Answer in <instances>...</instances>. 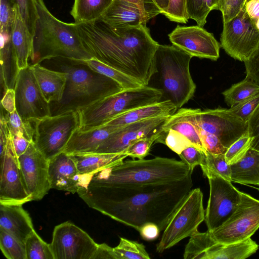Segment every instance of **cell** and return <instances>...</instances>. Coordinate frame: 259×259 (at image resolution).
I'll return each instance as SVG.
<instances>
[{
	"mask_svg": "<svg viewBox=\"0 0 259 259\" xmlns=\"http://www.w3.org/2000/svg\"><path fill=\"white\" fill-rule=\"evenodd\" d=\"M192 173L177 181L135 187L83 185L77 193L90 207L138 231L149 222L161 231L192 189Z\"/></svg>",
	"mask_w": 259,
	"mask_h": 259,
	"instance_id": "obj_1",
	"label": "cell"
},
{
	"mask_svg": "<svg viewBox=\"0 0 259 259\" xmlns=\"http://www.w3.org/2000/svg\"><path fill=\"white\" fill-rule=\"evenodd\" d=\"M83 46L91 56L147 86L156 72L155 54L159 44L146 24L112 27L100 19L77 24Z\"/></svg>",
	"mask_w": 259,
	"mask_h": 259,
	"instance_id": "obj_2",
	"label": "cell"
},
{
	"mask_svg": "<svg viewBox=\"0 0 259 259\" xmlns=\"http://www.w3.org/2000/svg\"><path fill=\"white\" fill-rule=\"evenodd\" d=\"M193 172L182 160L155 157L128 160L88 177H82L80 186L128 188L171 182Z\"/></svg>",
	"mask_w": 259,
	"mask_h": 259,
	"instance_id": "obj_3",
	"label": "cell"
},
{
	"mask_svg": "<svg viewBox=\"0 0 259 259\" xmlns=\"http://www.w3.org/2000/svg\"><path fill=\"white\" fill-rule=\"evenodd\" d=\"M38 14L32 37L33 64L51 59L85 60L93 58L81 41L78 24L56 18L44 0H35Z\"/></svg>",
	"mask_w": 259,
	"mask_h": 259,
	"instance_id": "obj_4",
	"label": "cell"
},
{
	"mask_svg": "<svg viewBox=\"0 0 259 259\" xmlns=\"http://www.w3.org/2000/svg\"><path fill=\"white\" fill-rule=\"evenodd\" d=\"M68 60L69 63L60 65L67 73V80L62 99L54 103L52 115L77 111L123 89L115 80Z\"/></svg>",
	"mask_w": 259,
	"mask_h": 259,
	"instance_id": "obj_5",
	"label": "cell"
},
{
	"mask_svg": "<svg viewBox=\"0 0 259 259\" xmlns=\"http://www.w3.org/2000/svg\"><path fill=\"white\" fill-rule=\"evenodd\" d=\"M192 58L173 45L159 44L155 54L154 74L158 75L161 101H170L178 110L193 97L196 90L189 69Z\"/></svg>",
	"mask_w": 259,
	"mask_h": 259,
	"instance_id": "obj_6",
	"label": "cell"
},
{
	"mask_svg": "<svg viewBox=\"0 0 259 259\" xmlns=\"http://www.w3.org/2000/svg\"><path fill=\"white\" fill-rule=\"evenodd\" d=\"M161 90L149 85L123 89L77 110L79 128L99 127L112 118L134 109L161 101Z\"/></svg>",
	"mask_w": 259,
	"mask_h": 259,
	"instance_id": "obj_7",
	"label": "cell"
},
{
	"mask_svg": "<svg viewBox=\"0 0 259 259\" xmlns=\"http://www.w3.org/2000/svg\"><path fill=\"white\" fill-rule=\"evenodd\" d=\"M203 193L199 188L192 189L174 212L163 230L156 251L162 253L197 232L205 220Z\"/></svg>",
	"mask_w": 259,
	"mask_h": 259,
	"instance_id": "obj_8",
	"label": "cell"
},
{
	"mask_svg": "<svg viewBox=\"0 0 259 259\" xmlns=\"http://www.w3.org/2000/svg\"><path fill=\"white\" fill-rule=\"evenodd\" d=\"M33 122L34 144L48 160L64 152L71 136L80 126L77 111L51 115Z\"/></svg>",
	"mask_w": 259,
	"mask_h": 259,
	"instance_id": "obj_9",
	"label": "cell"
},
{
	"mask_svg": "<svg viewBox=\"0 0 259 259\" xmlns=\"http://www.w3.org/2000/svg\"><path fill=\"white\" fill-rule=\"evenodd\" d=\"M259 228V200L242 192L241 201L230 218L209 231L217 243L228 244L251 237Z\"/></svg>",
	"mask_w": 259,
	"mask_h": 259,
	"instance_id": "obj_10",
	"label": "cell"
},
{
	"mask_svg": "<svg viewBox=\"0 0 259 259\" xmlns=\"http://www.w3.org/2000/svg\"><path fill=\"white\" fill-rule=\"evenodd\" d=\"M221 47L230 57L245 62L259 46V30L244 8L228 22L223 23Z\"/></svg>",
	"mask_w": 259,
	"mask_h": 259,
	"instance_id": "obj_11",
	"label": "cell"
},
{
	"mask_svg": "<svg viewBox=\"0 0 259 259\" xmlns=\"http://www.w3.org/2000/svg\"><path fill=\"white\" fill-rule=\"evenodd\" d=\"M209 196L205 210L207 231H212L223 224L232 214L241 199L242 192L222 177L207 173Z\"/></svg>",
	"mask_w": 259,
	"mask_h": 259,
	"instance_id": "obj_12",
	"label": "cell"
},
{
	"mask_svg": "<svg viewBox=\"0 0 259 259\" xmlns=\"http://www.w3.org/2000/svg\"><path fill=\"white\" fill-rule=\"evenodd\" d=\"M50 245L54 259H92L98 244L68 221L55 226Z\"/></svg>",
	"mask_w": 259,
	"mask_h": 259,
	"instance_id": "obj_13",
	"label": "cell"
},
{
	"mask_svg": "<svg viewBox=\"0 0 259 259\" xmlns=\"http://www.w3.org/2000/svg\"><path fill=\"white\" fill-rule=\"evenodd\" d=\"M14 90L16 110L23 120L33 121L52 115L50 103L44 97L30 65L19 70Z\"/></svg>",
	"mask_w": 259,
	"mask_h": 259,
	"instance_id": "obj_14",
	"label": "cell"
},
{
	"mask_svg": "<svg viewBox=\"0 0 259 259\" xmlns=\"http://www.w3.org/2000/svg\"><path fill=\"white\" fill-rule=\"evenodd\" d=\"M194 115L198 127L217 136L227 149L248 132L247 122L231 113L229 109H195Z\"/></svg>",
	"mask_w": 259,
	"mask_h": 259,
	"instance_id": "obj_15",
	"label": "cell"
},
{
	"mask_svg": "<svg viewBox=\"0 0 259 259\" xmlns=\"http://www.w3.org/2000/svg\"><path fill=\"white\" fill-rule=\"evenodd\" d=\"M0 203L22 204L32 201L27 192L10 133L4 156L0 158Z\"/></svg>",
	"mask_w": 259,
	"mask_h": 259,
	"instance_id": "obj_16",
	"label": "cell"
},
{
	"mask_svg": "<svg viewBox=\"0 0 259 259\" xmlns=\"http://www.w3.org/2000/svg\"><path fill=\"white\" fill-rule=\"evenodd\" d=\"M169 116L152 118L119 127L93 153L125 154L127 148L136 141L159 135Z\"/></svg>",
	"mask_w": 259,
	"mask_h": 259,
	"instance_id": "obj_17",
	"label": "cell"
},
{
	"mask_svg": "<svg viewBox=\"0 0 259 259\" xmlns=\"http://www.w3.org/2000/svg\"><path fill=\"white\" fill-rule=\"evenodd\" d=\"M172 44L192 57L217 61L220 57L221 45L213 35L198 25H177L168 34Z\"/></svg>",
	"mask_w": 259,
	"mask_h": 259,
	"instance_id": "obj_18",
	"label": "cell"
},
{
	"mask_svg": "<svg viewBox=\"0 0 259 259\" xmlns=\"http://www.w3.org/2000/svg\"><path fill=\"white\" fill-rule=\"evenodd\" d=\"M24 183L32 201L40 200L51 189L49 179V160L36 147L34 141L18 157Z\"/></svg>",
	"mask_w": 259,
	"mask_h": 259,
	"instance_id": "obj_19",
	"label": "cell"
},
{
	"mask_svg": "<svg viewBox=\"0 0 259 259\" xmlns=\"http://www.w3.org/2000/svg\"><path fill=\"white\" fill-rule=\"evenodd\" d=\"M48 174L51 189L77 192L81 176L73 155L63 152L49 160Z\"/></svg>",
	"mask_w": 259,
	"mask_h": 259,
	"instance_id": "obj_20",
	"label": "cell"
},
{
	"mask_svg": "<svg viewBox=\"0 0 259 259\" xmlns=\"http://www.w3.org/2000/svg\"><path fill=\"white\" fill-rule=\"evenodd\" d=\"M0 229L24 244L35 231L31 218L22 204L0 203Z\"/></svg>",
	"mask_w": 259,
	"mask_h": 259,
	"instance_id": "obj_21",
	"label": "cell"
},
{
	"mask_svg": "<svg viewBox=\"0 0 259 259\" xmlns=\"http://www.w3.org/2000/svg\"><path fill=\"white\" fill-rule=\"evenodd\" d=\"M100 19L116 27L146 24L150 20L138 6L123 0H113Z\"/></svg>",
	"mask_w": 259,
	"mask_h": 259,
	"instance_id": "obj_22",
	"label": "cell"
},
{
	"mask_svg": "<svg viewBox=\"0 0 259 259\" xmlns=\"http://www.w3.org/2000/svg\"><path fill=\"white\" fill-rule=\"evenodd\" d=\"M119 127L103 125L88 130L77 129L64 151L68 154L94 152Z\"/></svg>",
	"mask_w": 259,
	"mask_h": 259,
	"instance_id": "obj_23",
	"label": "cell"
},
{
	"mask_svg": "<svg viewBox=\"0 0 259 259\" xmlns=\"http://www.w3.org/2000/svg\"><path fill=\"white\" fill-rule=\"evenodd\" d=\"M177 110L176 106L170 101H161L122 113L112 118L103 125L121 127L143 120L170 116Z\"/></svg>",
	"mask_w": 259,
	"mask_h": 259,
	"instance_id": "obj_24",
	"label": "cell"
},
{
	"mask_svg": "<svg viewBox=\"0 0 259 259\" xmlns=\"http://www.w3.org/2000/svg\"><path fill=\"white\" fill-rule=\"evenodd\" d=\"M30 66L46 100L49 103L59 102L65 90L67 73L47 68L39 63Z\"/></svg>",
	"mask_w": 259,
	"mask_h": 259,
	"instance_id": "obj_25",
	"label": "cell"
},
{
	"mask_svg": "<svg viewBox=\"0 0 259 259\" xmlns=\"http://www.w3.org/2000/svg\"><path fill=\"white\" fill-rule=\"evenodd\" d=\"M195 109H178L170 116L162 126V130H173L187 138L195 146L206 152L199 134V127L196 123Z\"/></svg>",
	"mask_w": 259,
	"mask_h": 259,
	"instance_id": "obj_26",
	"label": "cell"
},
{
	"mask_svg": "<svg viewBox=\"0 0 259 259\" xmlns=\"http://www.w3.org/2000/svg\"><path fill=\"white\" fill-rule=\"evenodd\" d=\"M73 155L81 177H90L104 169L118 165L128 156L124 153H88Z\"/></svg>",
	"mask_w": 259,
	"mask_h": 259,
	"instance_id": "obj_27",
	"label": "cell"
},
{
	"mask_svg": "<svg viewBox=\"0 0 259 259\" xmlns=\"http://www.w3.org/2000/svg\"><path fill=\"white\" fill-rule=\"evenodd\" d=\"M13 47L19 71L29 66L33 54L32 38L17 11L11 33Z\"/></svg>",
	"mask_w": 259,
	"mask_h": 259,
	"instance_id": "obj_28",
	"label": "cell"
},
{
	"mask_svg": "<svg viewBox=\"0 0 259 259\" xmlns=\"http://www.w3.org/2000/svg\"><path fill=\"white\" fill-rule=\"evenodd\" d=\"M1 85L4 95L9 89H14L19 72L11 39V33L1 32Z\"/></svg>",
	"mask_w": 259,
	"mask_h": 259,
	"instance_id": "obj_29",
	"label": "cell"
},
{
	"mask_svg": "<svg viewBox=\"0 0 259 259\" xmlns=\"http://www.w3.org/2000/svg\"><path fill=\"white\" fill-rule=\"evenodd\" d=\"M230 167L231 182L259 186V151L250 148L241 160Z\"/></svg>",
	"mask_w": 259,
	"mask_h": 259,
	"instance_id": "obj_30",
	"label": "cell"
},
{
	"mask_svg": "<svg viewBox=\"0 0 259 259\" xmlns=\"http://www.w3.org/2000/svg\"><path fill=\"white\" fill-rule=\"evenodd\" d=\"M258 247L251 237L228 244L217 243L207 252L204 259H244L255 253Z\"/></svg>",
	"mask_w": 259,
	"mask_h": 259,
	"instance_id": "obj_31",
	"label": "cell"
},
{
	"mask_svg": "<svg viewBox=\"0 0 259 259\" xmlns=\"http://www.w3.org/2000/svg\"><path fill=\"white\" fill-rule=\"evenodd\" d=\"M113 0H74L70 14L76 24L100 19Z\"/></svg>",
	"mask_w": 259,
	"mask_h": 259,
	"instance_id": "obj_32",
	"label": "cell"
},
{
	"mask_svg": "<svg viewBox=\"0 0 259 259\" xmlns=\"http://www.w3.org/2000/svg\"><path fill=\"white\" fill-rule=\"evenodd\" d=\"M217 243L209 231L200 232L198 231L190 237L185 248L183 258L204 259L207 252Z\"/></svg>",
	"mask_w": 259,
	"mask_h": 259,
	"instance_id": "obj_33",
	"label": "cell"
},
{
	"mask_svg": "<svg viewBox=\"0 0 259 259\" xmlns=\"http://www.w3.org/2000/svg\"><path fill=\"white\" fill-rule=\"evenodd\" d=\"M72 61L84 64L92 70L115 80L122 86L123 89L143 86L133 78L126 76L95 58L93 57L85 60H73Z\"/></svg>",
	"mask_w": 259,
	"mask_h": 259,
	"instance_id": "obj_34",
	"label": "cell"
},
{
	"mask_svg": "<svg viewBox=\"0 0 259 259\" xmlns=\"http://www.w3.org/2000/svg\"><path fill=\"white\" fill-rule=\"evenodd\" d=\"M259 92V85L252 79L245 78L232 84L222 93L227 105L232 107Z\"/></svg>",
	"mask_w": 259,
	"mask_h": 259,
	"instance_id": "obj_35",
	"label": "cell"
},
{
	"mask_svg": "<svg viewBox=\"0 0 259 259\" xmlns=\"http://www.w3.org/2000/svg\"><path fill=\"white\" fill-rule=\"evenodd\" d=\"M200 166L204 176L211 173L231 182V167L226 161L225 154H213L206 151L204 160Z\"/></svg>",
	"mask_w": 259,
	"mask_h": 259,
	"instance_id": "obj_36",
	"label": "cell"
},
{
	"mask_svg": "<svg viewBox=\"0 0 259 259\" xmlns=\"http://www.w3.org/2000/svg\"><path fill=\"white\" fill-rule=\"evenodd\" d=\"M117 259H150L144 245L123 237L120 238L118 245L113 248Z\"/></svg>",
	"mask_w": 259,
	"mask_h": 259,
	"instance_id": "obj_37",
	"label": "cell"
},
{
	"mask_svg": "<svg viewBox=\"0 0 259 259\" xmlns=\"http://www.w3.org/2000/svg\"><path fill=\"white\" fill-rule=\"evenodd\" d=\"M27 259H54L50 244L44 241L35 231L25 242Z\"/></svg>",
	"mask_w": 259,
	"mask_h": 259,
	"instance_id": "obj_38",
	"label": "cell"
},
{
	"mask_svg": "<svg viewBox=\"0 0 259 259\" xmlns=\"http://www.w3.org/2000/svg\"><path fill=\"white\" fill-rule=\"evenodd\" d=\"M0 248L8 259H27L25 244L0 229Z\"/></svg>",
	"mask_w": 259,
	"mask_h": 259,
	"instance_id": "obj_39",
	"label": "cell"
},
{
	"mask_svg": "<svg viewBox=\"0 0 259 259\" xmlns=\"http://www.w3.org/2000/svg\"><path fill=\"white\" fill-rule=\"evenodd\" d=\"M1 110L7 121L11 135L20 133L30 142L34 141V127L31 121L23 120L16 110L12 113H8L1 105Z\"/></svg>",
	"mask_w": 259,
	"mask_h": 259,
	"instance_id": "obj_40",
	"label": "cell"
},
{
	"mask_svg": "<svg viewBox=\"0 0 259 259\" xmlns=\"http://www.w3.org/2000/svg\"><path fill=\"white\" fill-rule=\"evenodd\" d=\"M155 143L166 145L178 155L184 149L193 145L187 138L178 132L171 129L162 130Z\"/></svg>",
	"mask_w": 259,
	"mask_h": 259,
	"instance_id": "obj_41",
	"label": "cell"
},
{
	"mask_svg": "<svg viewBox=\"0 0 259 259\" xmlns=\"http://www.w3.org/2000/svg\"><path fill=\"white\" fill-rule=\"evenodd\" d=\"M32 38L38 18L35 0H13Z\"/></svg>",
	"mask_w": 259,
	"mask_h": 259,
	"instance_id": "obj_42",
	"label": "cell"
},
{
	"mask_svg": "<svg viewBox=\"0 0 259 259\" xmlns=\"http://www.w3.org/2000/svg\"><path fill=\"white\" fill-rule=\"evenodd\" d=\"M252 140L247 132L234 142L225 153L228 164L231 165L241 160L251 148Z\"/></svg>",
	"mask_w": 259,
	"mask_h": 259,
	"instance_id": "obj_43",
	"label": "cell"
},
{
	"mask_svg": "<svg viewBox=\"0 0 259 259\" xmlns=\"http://www.w3.org/2000/svg\"><path fill=\"white\" fill-rule=\"evenodd\" d=\"M17 11L13 0H0L1 32L12 33Z\"/></svg>",
	"mask_w": 259,
	"mask_h": 259,
	"instance_id": "obj_44",
	"label": "cell"
},
{
	"mask_svg": "<svg viewBox=\"0 0 259 259\" xmlns=\"http://www.w3.org/2000/svg\"><path fill=\"white\" fill-rule=\"evenodd\" d=\"M187 11L189 18L202 27L206 24V18L210 12L206 0H187Z\"/></svg>",
	"mask_w": 259,
	"mask_h": 259,
	"instance_id": "obj_45",
	"label": "cell"
},
{
	"mask_svg": "<svg viewBox=\"0 0 259 259\" xmlns=\"http://www.w3.org/2000/svg\"><path fill=\"white\" fill-rule=\"evenodd\" d=\"M162 14L170 21L187 23L189 18L187 11V0H169L167 8Z\"/></svg>",
	"mask_w": 259,
	"mask_h": 259,
	"instance_id": "obj_46",
	"label": "cell"
},
{
	"mask_svg": "<svg viewBox=\"0 0 259 259\" xmlns=\"http://www.w3.org/2000/svg\"><path fill=\"white\" fill-rule=\"evenodd\" d=\"M259 104V92L243 101L229 108V110L247 122L249 116Z\"/></svg>",
	"mask_w": 259,
	"mask_h": 259,
	"instance_id": "obj_47",
	"label": "cell"
},
{
	"mask_svg": "<svg viewBox=\"0 0 259 259\" xmlns=\"http://www.w3.org/2000/svg\"><path fill=\"white\" fill-rule=\"evenodd\" d=\"M159 135L143 138L136 141L127 148L125 154L133 158L144 159L149 154L152 145L155 143Z\"/></svg>",
	"mask_w": 259,
	"mask_h": 259,
	"instance_id": "obj_48",
	"label": "cell"
},
{
	"mask_svg": "<svg viewBox=\"0 0 259 259\" xmlns=\"http://www.w3.org/2000/svg\"><path fill=\"white\" fill-rule=\"evenodd\" d=\"M205 153L200 149L192 145L184 149L179 155L181 160L193 171L197 165H200L204 161Z\"/></svg>",
	"mask_w": 259,
	"mask_h": 259,
	"instance_id": "obj_49",
	"label": "cell"
},
{
	"mask_svg": "<svg viewBox=\"0 0 259 259\" xmlns=\"http://www.w3.org/2000/svg\"><path fill=\"white\" fill-rule=\"evenodd\" d=\"M220 10L222 14L223 23L229 21L236 17L243 9L246 0H219Z\"/></svg>",
	"mask_w": 259,
	"mask_h": 259,
	"instance_id": "obj_50",
	"label": "cell"
},
{
	"mask_svg": "<svg viewBox=\"0 0 259 259\" xmlns=\"http://www.w3.org/2000/svg\"><path fill=\"white\" fill-rule=\"evenodd\" d=\"M199 134L205 150L213 154H225L227 148L215 135L203 131L199 127Z\"/></svg>",
	"mask_w": 259,
	"mask_h": 259,
	"instance_id": "obj_51",
	"label": "cell"
},
{
	"mask_svg": "<svg viewBox=\"0 0 259 259\" xmlns=\"http://www.w3.org/2000/svg\"><path fill=\"white\" fill-rule=\"evenodd\" d=\"M247 124L248 133L253 138L251 148L259 151V104L249 116Z\"/></svg>",
	"mask_w": 259,
	"mask_h": 259,
	"instance_id": "obj_52",
	"label": "cell"
},
{
	"mask_svg": "<svg viewBox=\"0 0 259 259\" xmlns=\"http://www.w3.org/2000/svg\"><path fill=\"white\" fill-rule=\"evenodd\" d=\"M246 76L259 85V46L249 59L244 62Z\"/></svg>",
	"mask_w": 259,
	"mask_h": 259,
	"instance_id": "obj_53",
	"label": "cell"
},
{
	"mask_svg": "<svg viewBox=\"0 0 259 259\" xmlns=\"http://www.w3.org/2000/svg\"><path fill=\"white\" fill-rule=\"evenodd\" d=\"M135 4L149 18L151 19L161 12L153 0H123Z\"/></svg>",
	"mask_w": 259,
	"mask_h": 259,
	"instance_id": "obj_54",
	"label": "cell"
},
{
	"mask_svg": "<svg viewBox=\"0 0 259 259\" xmlns=\"http://www.w3.org/2000/svg\"><path fill=\"white\" fill-rule=\"evenodd\" d=\"M138 232L143 239L152 241L158 238L160 230L156 224L149 222L143 225L140 228Z\"/></svg>",
	"mask_w": 259,
	"mask_h": 259,
	"instance_id": "obj_55",
	"label": "cell"
},
{
	"mask_svg": "<svg viewBox=\"0 0 259 259\" xmlns=\"http://www.w3.org/2000/svg\"><path fill=\"white\" fill-rule=\"evenodd\" d=\"M0 121V158H2L5 154L8 138L10 134L7 121L2 110L1 111Z\"/></svg>",
	"mask_w": 259,
	"mask_h": 259,
	"instance_id": "obj_56",
	"label": "cell"
},
{
	"mask_svg": "<svg viewBox=\"0 0 259 259\" xmlns=\"http://www.w3.org/2000/svg\"><path fill=\"white\" fill-rule=\"evenodd\" d=\"M11 136L14 149L18 158L26 151L29 144L32 142L28 141L20 133Z\"/></svg>",
	"mask_w": 259,
	"mask_h": 259,
	"instance_id": "obj_57",
	"label": "cell"
},
{
	"mask_svg": "<svg viewBox=\"0 0 259 259\" xmlns=\"http://www.w3.org/2000/svg\"><path fill=\"white\" fill-rule=\"evenodd\" d=\"M1 105L8 113L16 110L15 92L13 89H9L3 95Z\"/></svg>",
	"mask_w": 259,
	"mask_h": 259,
	"instance_id": "obj_58",
	"label": "cell"
},
{
	"mask_svg": "<svg viewBox=\"0 0 259 259\" xmlns=\"http://www.w3.org/2000/svg\"><path fill=\"white\" fill-rule=\"evenodd\" d=\"M117 259L113 248L106 243L98 244L92 259Z\"/></svg>",
	"mask_w": 259,
	"mask_h": 259,
	"instance_id": "obj_59",
	"label": "cell"
},
{
	"mask_svg": "<svg viewBox=\"0 0 259 259\" xmlns=\"http://www.w3.org/2000/svg\"><path fill=\"white\" fill-rule=\"evenodd\" d=\"M161 12V14L168 7L169 0H153Z\"/></svg>",
	"mask_w": 259,
	"mask_h": 259,
	"instance_id": "obj_60",
	"label": "cell"
},
{
	"mask_svg": "<svg viewBox=\"0 0 259 259\" xmlns=\"http://www.w3.org/2000/svg\"><path fill=\"white\" fill-rule=\"evenodd\" d=\"M207 4L209 10L211 11L213 10H219V0H206Z\"/></svg>",
	"mask_w": 259,
	"mask_h": 259,
	"instance_id": "obj_61",
	"label": "cell"
},
{
	"mask_svg": "<svg viewBox=\"0 0 259 259\" xmlns=\"http://www.w3.org/2000/svg\"><path fill=\"white\" fill-rule=\"evenodd\" d=\"M246 1H248V0H246V1H245V2H246ZM255 1H258V2H259V0H255Z\"/></svg>",
	"mask_w": 259,
	"mask_h": 259,
	"instance_id": "obj_62",
	"label": "cell"
},
{
	"mask_svg": "<svg viewBox=\"0 0 259 259\" xmlns=\"http://www.w3.org/2000/svg\"><path fill=\"white\" fill-rule=\"evenodd\" d=\"M257 189L258 190H259V188H257Z\"/></svg>",
	"mask_w": 259,
	"mask_h": 259,
	"instance_id": "obj_63",
	"label": "cell"
}]
</instances>
